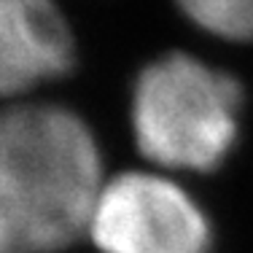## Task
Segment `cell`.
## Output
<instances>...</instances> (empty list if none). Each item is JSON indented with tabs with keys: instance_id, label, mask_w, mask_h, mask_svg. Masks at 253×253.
<instances>
[{
	"instance_id": "5b68a950",
	"label": "cell",
	"mask_w": 253,
	"mask_h": 253,
	"mask_svg": "<svg viewBox=\"0 0 253 253\" xmlns=\"http://www.w3.org/2000/svg\"><path fill=\"white\" fill-rule=\"evenodd\" d=\"M180 11L194 27L232 43H253V0H189Z\"/></svg>"
},
{
	"instance_id": "277c9868",
	"label": "cell",
	"mask_w": 253,
	"mask_h": 253,
	"mask_svg": "<svg viewBox=\"0 0 253 253\" xmlns=\"http://www.w3.org/2000/svg\"><path fill=\"white\" fill-rule=\"evenodd\" d=\"M73 65V33L51 3L0 0V97L62 78Z\"/></svg>"
},
{
	"instance_id": "3957f363",
	"label": "cell",
	"mask_w": 253,
	"mask_h": 253,
	"mask_svg": "<svg viewBox=\"0 0 253 253\" xmlns=\"http://www.w3.org/2000/svg\"><path fill=\"white\" fill-rule=\"evenodd\" d=\"M86 234L102 253H210L213 229L172 178L129 170L102 183Z\"/></svg>"
},
{
	"instance_id": "6da1fadb",
	"label": "cell",
	"mask_w": 253,
	"mask_h": 253,
	"mask_svg": "<svg viewBox=\"0 0 253 253\" xmlns=\"http://www.w3.org/2000/svg\"><path fill=\"white\" fill-rule=\"evenodd\" d=\"M0 170L25 208L35 253H57L86 234L105 180L94 132L76 111L54 102L3 108Z\"/></svg>"
},
{
	"instance_id": "7a4b0ae2",
	"label": "cell",
	"mask_w": 253,
	"mask_h": 253,
	"mask_svg": "<svg viewBox=\"0 0 253 253\" xmlns=\"http://www.w3.org/2000/svg\"><path fill=\"white\" fill-rule=\"evenodd\" d=\"M243 89L229 73L183 51L148 62L132 89V132L140 154L165 170L210 172L240 129Z\"/></svg>"
},
{
	"instance_id": "8992f818",
	"label": "cell",
	"mask_w": 253,
	"mask_h": 253,
	"mask_svg": "<svg viewBox=\"0 0 253 253\" xmlns=\"http://www.w3.org/2000/svg\"><path fill=\"white\" fill-rule=\"evenodd\" d=\"M0 253H35L25 208L3 170H0Z\"/></svg>"
}]
</instances>
